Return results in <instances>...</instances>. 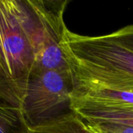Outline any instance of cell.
Returning <instances> with one entry per match:
<instances>
[{"instance_id": "6da1fadb", "label": "cell", "mask_w": 133, "mask_h": 133, "mask_svg": "<svg viewBox=\"0 0 133 133\" xmlns=\"http://www.w3.org/2000/svg\"><path fill=\"white\" fill-rule=\"evenodd\" d=\"M36 55L13 0H0V101L20 108Z\"/></svg>"}, {"instance_id": "7a4b0ae2", "label": "cell", "mask_w": 133, "mask_h": 133, "mask_svg": "<svg viewBox=\"0 0 133 133\" xmlns=\"http://www.w3.org/2000/svg\"><path fill=\"white\" fill-rule=\"evenodd\" d=\"M22 26L36 55L34 66L65 71L69 66L62 49L67 27L64 12L67 0H13Z\"/></svg>"}, {"instance_id": "3957f363", "label": "cell", "mask_w": 133, "mask_h": 133, "mask_svg": "<svg viewBox=\"0 0 133 133\" xmlns=\"http://www.w3.org/2000/svg\"><path fill=\"white\" fill-rule=\"evenodd\" d=\"M69 69H44L34 66L30 74L20 109L30 128L51 125L72 113Z\"/></svg>"}, {"instance_id": "277c9868", "label": "cell", "mask_w": 133, "mask_h": 133, "mask_svg": "<svg viewBox=\"0 0 133 133\" xmlns=\"http://www.w3.org/2000/svg\"><path fill=\"white\" fill-rule=\"evenodd\" d=\"M65 58L72 79L71 101L133 105L132 76L89 65L67 55Z\"/></svg>"}, {"instance_id": "5b68a950", "label": "cell", "mask_w": 133, "mask_h": 133, "mask_svg": "<svg viewBox=\"0 0 133 133\" xmlns=\"http://www.w3.org/2000/svg\"><path fill=\"white\" fill-rule=\"evenodd\" d=\"M62 49L65 55L79 62L133 77V49L117 40L111 34L84 36L67 28Z\"/></svg>"}, {"instance_id": "8992f818", "label": "cell", "mask_w": 133, "mask_h": 133, "mask_svg": "<svg viewBox=\"0 0 133 133\" xmlns=\"http://www.w3.org/2000/svg\"><path fill=\"white\" fill-rule=\"evenodd\" d=\"M71 108L87 125L113 123L133 128V105L71 101Z\"/></svg>"}, {"instance_id": "52a82bcc", "label": "cell", "mask_w": 133, "mask_h": 133, "mask_svg": "<svg viewBox=\"0 0 133 133\" xmlns=\"http://www.w3.org/2000/svg\"><path fill=\"white\" fill-rule=\"evenodd\" d=\"M0 133H30L20 108L0 103Z\"/></svg>"}, {"instance_id": "ba28073f", "label": "cell", "mask_w": 133, "mask_h": 133, "mask_svg": "<svg viewBox=\"0 0 133 133\" xmlns=\"http://www.w3.org/2000/svg\"><path fill=\"white\" fill-rule=\"evenodd\" d=\"M30 133H93L74 112L44 127L30 129Z\"/></svg>"}, {"instance_id": "9c48e42d", "label": "cell", "mask_w": 133, "mask_h": 133, "mask_svg": "<svg viewBox=\"0 0 133 133\" xmlns=\"http://www.w3.org/2000/svg\"><path fill=\"white\" fill-rule=\"evenodd\" d=\"M86 125L93 133H133V128L113 123H97Z\"/></svg>"}, {"instance_id": "30bf717a", "label": "cell", "mask_w": 133, "mask_h": 133, "mask_svg": "<svg viewBox=\"0 0 133 133\" xmlns=\"http://www.w3.org/2000/svg\"><path fill=\"white\" fill-rule=\"evenodd\" d=\"M111 34L117 40L133 49V24L121 28Z\"/></svg>"}, {"instance_id": "8fae6325", "label": "cell", "mask_w": 133, "mask_h": 133, "mask_svg": "<svg viewBox=\"0 0 133 133\" xmlns=\"http://www.w3.org/2000/svg\"><path fill=\"white\" fill-rule=\"evenodd\" d=\"M0 103H3V102H1V101H0Z\"/></svg>"}]
</instances>
